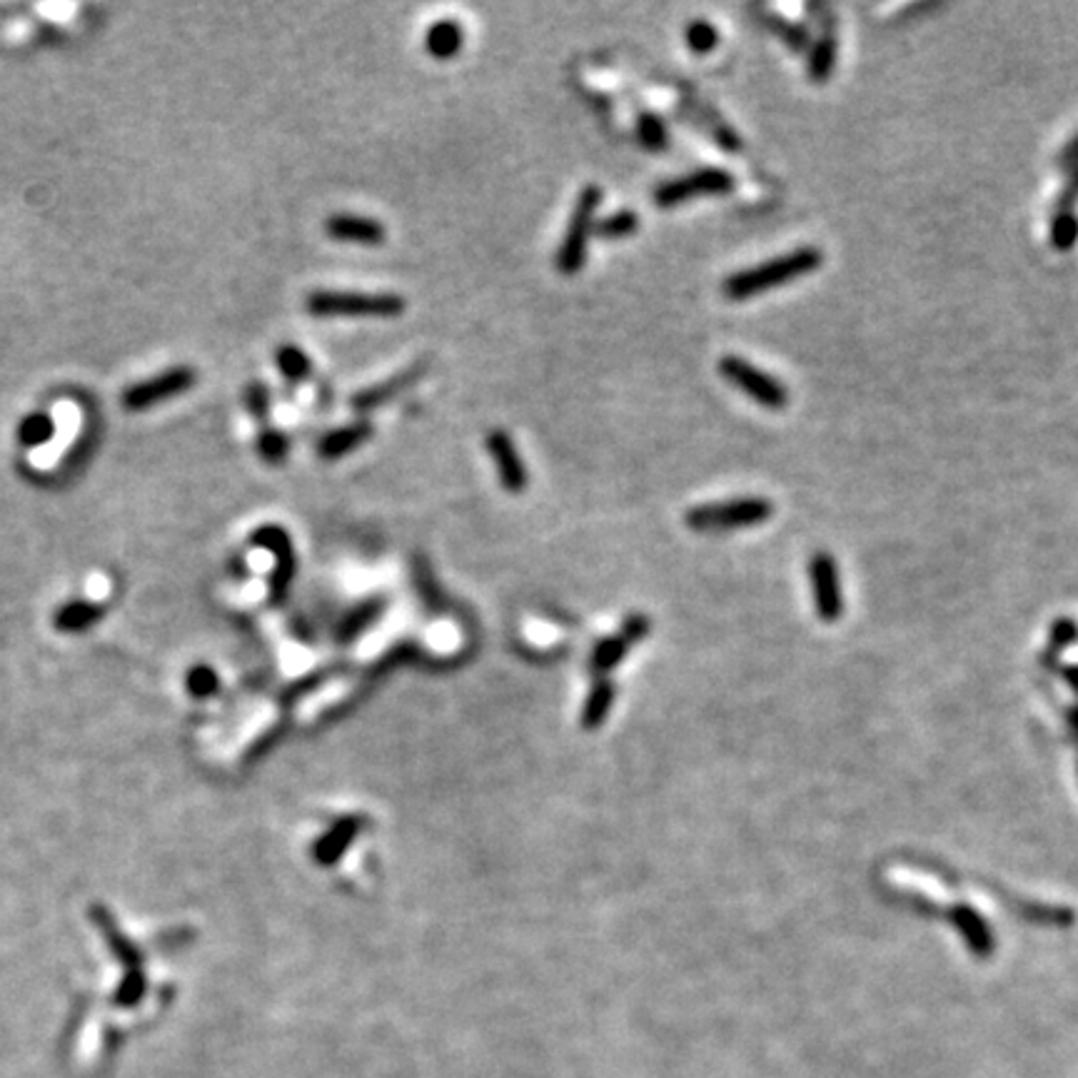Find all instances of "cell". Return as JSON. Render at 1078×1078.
<instances>
[{
    "label": "cell",
    "instance_id": "cell-1",
    "mask_svg": "<svg viewBox=\"0 0 1078 1078\" xmlns=\"http://www.w3.org/2000/svg\"><path fill=\"white\" fill-rule=\"evenodd\" d=\"M822 263H824L822 250L797 247V250H791V253L772 257V261H766L762 265H754V267H747V270L731 272L729 278L722 282V292H724V298L739 303V300H749L754 295H762V292H766V290L782 288V284H789L799 278H804V275L819 270Z\"/></svg>",
    "mask_w": 1078,
    "mask_h": 1078
},
{
    "label": "cell",
    "instance_id": "cell-2",
    "mask_svg": "<svg viewBox=\"0 0 1078 1078\" xmlns=\"http://www.w3.org/2000/svg\"><path fill=\"white\" fill-rule=\"evenodd\" d=\"M305 310L315 317H398L404 313V298L395 292L315 290Z\"/></svg>",
    "mask_w": 1078,
    "mask_h": 1078
},
{
    "label": "cell",
    "instance_id": "cell-3",
    "mask_svg": "<svg viewBox=\"0 0 1078 1078\" xmlns=\"http://www.w3.org/2000/svg\"><path fill=\"white\" fill-rule=\"evenodd\" d=\"M602 193L599 185H586L582 187V193L577 195V203L569 215L562 245L557 247L555 255V267L562 275H577L586 263V250H590V238L594 232V218H597V210L602 205Z\"/></svg>",
    "mask_w": 1078,
    "mask_h": 1078
},
{
    "label": "cell",
    "instance_id": "cell-4",
    "mask_svg": "<svg viewBox=\"0 0 1078 1078\" xmlns=\"http://www.w3.org/2000/svg\"><path fill=\"white\" fill-rule=\"evenodd\" d=\"M774 514V505L766 497H739L729 502L700 505L687 512V524L694 532H727L764 524Z\"/></svg>",
    "mask_w": 1078,
    "mask_h": 1078
},
{
    "label": "cell",
    "instance_id": "cell-5",
    "mask_svg": "<svg viewBox=\"0 0 1078 1078\" xmlns=\"http://www.w3.org/2000/svg\"><path fill=\"white\" fill-rule=\"evenodd\" d=\"M719 373L731 387L749 395V398L766 410H784L789 404V390L784 387L782 379L754 367L744 358L724 355L719 360Z\"/></svg>",
    "mask_w": 1078,
    "mask_h": 1078
},
{
    "label": "cell",
    "instance_id": "cell-6",
    "mask_svg": "<svg viewBox=\"0 0 1078 1078\" xmlns=\"http://www.w3.org/2000/svg\"><path fill=\"white\" fill-rule=\"evenodd\" d=\"M53 420L56 429L46 445H38L36 450L31 452L28 462L31 468H36L38 472H50L56 470L60 462L65 460V455L73 450L77 437L83 435L85 427V412L75 400H60L53 408Z\"/></svg>",
    "mask_w": 1078,
    "mask_h": 1078
},
{
    "label": "cell",
    "instance_id": "cell-7",
    "mask_svg": "<svg viewBox=\"0 0 1078 1078\" xmlns=\"http://www.w3.org/2000/svg\"><path fill=\"white\" fill-rule=\"evenodd\" d=\"M735 190V175L724 168H700L681 178H671L654 187L652 201L657 208H677L700 195H727Z\"/></svg>",
    "mask_w": 1078,
    "mask_h": 1078
},
{
    "label": "cell",
    "instance_id": "cell-8",
    "mask_svg": "<svg viewBox=\"0 0 1078 1078\" xmlns=\"http://www.w3.org/2000/svg\"><path fill=\"white\" fill-rule=\"evenodd\" d=\"M809 580H812V592H814V605L819 617L824 622H836L844 611V599H841V582H839V569L832 555L826 552H816L809 562Z\"/></svg>",
    "mask_w": 1078,
    "mask_h": 1078
},
{
    "label": "cell",
    "instance_id": "cell-9",
    "mask_svg": "<svg viewBox=\"0 0 1078 1078\" xmlns=\"http://www.w3.org/2000/svg\"><path fill=\"white\" fill-rule=\"evenodd\" d=\"M427 367H429V362L427 360H417V362H412L410 367H404L402 373L398 375H392L390 379H385V383H377V385H370L365 387V390H360L352 395V410L355 412H373L377 408H385V404H390L392 400H398L400 395H404L408 390H412L422 377H425L427 373Z\"/></svg>",
    "mask_w": 1078,
    "mask_h": 1078
},
{
    "label": "cell",
    "instance_id": "cell-10",
    "mask_svg": "<svg viewBox=\"0 0 1078 1078\" xmlns=\"http://www.w3.org/2000/svg\"><path fill=\"white\" fill-rule=\"evenodd\" d=\"M195 370L193 367H172L168 373H162L158 377L148 379V383H141L131 387L125 392V404L131 410H145L150 404H158L168 398H175L180 392H187L190 387L195 385Z\"/></svg>",
    "mask_w": 1078,
    "mask_h": 1078
},
{
    "label": "cell",
    "instance_id": "cell-11",
    "mask_svg": "<svg viewBox=\"0 0 1078 1078\" xmlns=\"http://www.w3.org/2000/svg\"><path fill=\"white\" fill-rule=\"evenodd\" d=\"M485 447H487L489 457H493L495 470L499 474V482H502V487L507 489V493H512V495L524 493V489H528L530 474H528V468H524L522 455H520V450H517V445H514V439L510 437V433H505V429H493V433H489L485 439Z\"/></svg>",
    "mask_w": 1078,
    "mask_h": 1078
},
{
    "label": "cell",
    "instance_id": "cell-12",
    "mask_svg": "<svg viewBox=\"0 0 1078 1078\" xmlns=\"http://www.w3.org/2000/svg\"><path fill=\"white\" fill-rule=\"evenodd\" d=\"M325 232L338 243L377 247L385 243L387 230L379 220L355 213H335L325 220Z\"/></svg>",
    "mask_w": 1078,
    "mask_h": 1078
},
{
    "label": "cell",
    "instance_id": "cell-13",
    "mask_svg": "<svg viewBox=\"0 0 1078 1078\" xmlns=\"http://www.w3.org/2000/svg\"><path fill=\"white\" fill-rule=\"evenodd\" d=\"M373 435H375L373 422L355 420L350 422V425H342L338 429H332V433H327L320 443H317V455L327 462H335L344 455L360 450L362 445H367L370 439H373Z\"/></svg>",
    "mask_w": 1078,
    "mask_h": 1078
},
{
    "label": "cell",
    "instance_id": "cell-14",
    "mask_svg": "<svg viewBox=\"0 0 1078 1078\" xmlns=\"http://www.w3.org/2000/svg\"><path fill=\"white\" fill-rule=\"evenodd\" d=\"M948 919H952V924L961 931L966 946H969L973 954L989 956L994 952V936H991V929L977 911L969 907H956L948 911Z\"/></svg>",
    "mask_w": 1078,
    "mask_h": 1078
},
{
    "label": "cell",
    "instance_id": "cell-15",
    "mask_svg": "<svg viewBox=\"0 0 1078 1078\" xmlns=\"http://www.w3.org/2000/svg\"><path fill=\"white\" fill-rule=\"evenodd\" d=\"M255 542L267 549L275 552L278 557V569H275V586L282 590L284 584L290 582L292 572H295V552H292L288 532L280 528H263L255 532Z\"/></svg>",
    "mask_w": 1078,
    "mask_h": 1078
},
{
    "label": "cell",
    "instance_id": "cell-16",
    "mask_svg": "<svg viewBox=\"0 0 1078 1078\" xmlns=\"http://www.w3.org/2000/svg\"><path fill=\"white\" fill-rule=\"evenodd\" d=\"M464 46V28L457 21H437L429 25L425 36V50L437 60H450L460 53Z\"/></svg>",
    "mask_w": 1078,
    "mask_h": 1078
},
{
    "label": "cell",
    "instance_id": "cell-17",
    "mask_svg": "<svg viewBox=\"0 0 1078 1078\" xmlns=\"http://www.w3.org/2000/svg\"><path fill=\"white\" fill-rule=\"evenodd\" d=\"M275 365H278L280 373L290 379V383H305V379L313 375V360L307 358V352L298 344L284 342L275 350Z\"/></svg>",
    "mask_w": 1078,
    "mask_h": 1078
},
{
    "label": "cell",
    "instance_id": "cell-18",
    "mask_svg": "<svg viewBox=\"0 0 1078 1078\" xmlns=\"http://www.w3.org/2000/svg\"><path fill=\"white\" fill-rule=\"evenodd\" d=\"M834 63H836V38H834L832 31H826L824 36L814 43L812 56H809L807 71H809V77H812V83L822 85V83L829 81V75L834 71Z\"/></svg>",
    "mask_w": 1078,
    "mask_h": 1078
},
{
    "label": "cell",
    "instance_id": "cell-19",
    "mask_svg": "<svg viewBox=\"0 0 1078 1078\" xmlns=\"http://www.w3.org/2000/svg\"><path fill=\"white\" fill-rule=\"evenodd\" d=\"M255 452L267 464H282L290 455V437L278 427H263L255 439Z\"/></svg>",
    "mask_w": 1078,
    "mask_h": 1078
},
{
    "label": "cell",
    "instance_id": "cell-20",
    "mask_svg": "<svg viewBox=\"0 0 1078 1078\" xmlns=\"http://www.w3.org/2000/svg\"><path fill=\"white\" fill-rule=\"evenodd\" d=\"M637 230H640V215L634 210H617L607 215V218H602L599 222H594V232H597L602 240H622L634 235Z\"/></svg>",
    "mask_w": 1078,
    "mask_h": 1078
},
{
    "label": "cell",
    "instance_id": "cell-21",
    "mask_svg": "<svg viewBox=\"0 0 1078 1078\" xmlns=\"http://www.w3.org/2000/svg\"><path fill=\"white\" fill-rule=\"evenodd\" d=\"M1049 238L1051 247L1058 253H1068L1078 243V215L1074 210H1054Z\"/></svg>",
    "mask_w": 1078,
    "mask_h": 1078
},
{
    "label": "cell",
    "instance_id": "cell-22",
    "mask_svg": "<svg viewBox=\"0 0 1078 1078\" xmlns=\"http://www.w3.org/2000/svg\"><path fill=\"white\" fill-rule=\"evenodd\" d=\"M764 19H766L764 23L770 25V31L776 33L782 43H787V46L795 50V53H804V50L809 48V31L804 28V25L789 23L787 19H782V15H774V13H766V11H764Z\"/></svg>",
    "mask_w": 1078,
    "mask_h": 1078
},
{
    "label": "cell",
    "instance_id": "cell-23",
    "mask_svg": "<svg viewBox=\"0 0 1078 1078\" xmlns=\"http://www.w3.org/2000/svg\"><path fill=\"white\" fill-rule=\"evenodd\" d=\"M637 135H640V143L644 145V148L652 150V153L667 150V145H669L667 125H664V120L654 113L640 116V120H637Z\"/></svg>",
    "mask_w": 1078,
    "mask_h": 1078
},
{
    "label": "cell",
    "instance_id": "cell-24",
    "mask_svg": "<svg viewBox=\"0 0 1078 1078\" xmlns=\"http://www.w3.org/2000/svg\"><path fill=\"white\" fill-rule=\"evenodd\" d=\"M243 400H245V408H247L250 415L261 422L263 427H267V417H270V408H272L270 387L261 383V379H255V383H250L245 387Z\"/></svg>",
    "mask_w": 1078,
    "mask_h": 1078
},
{
    "label": "cell",
    "instance_id": "cell-25",
    "mask_svg": "<svg viewBox=\"0 0 1078 1078\" xmlns=\"http://www.w3.org/2000/svg\"><path fill=\"white\" fill-rule=\"evenodd\" d=\"M687 46H689V50H692V53L706 56V53H712V50L719 46V33H717V28H714L712 23L694 21L687 28Z\"/></svg>",
    "mask_w": 1078,
    "mask_h": 1078
},
{
    "label": "cell",
    "instance_id": "cell-26",
    "mask_svg": "<svg viewBox=\"0 0 1078 1078\" xmlns=\"http://www.w3.org/2000/svg\"><path fill=\"white\" fill-rule=\"evenodd\" d=\"M1076 637H1078V627L1071 622V619H1058V622L1054 625V632H1051L1049 654H1056L1061 650H1066L1068 644L1076 642Z\"/></svg>",
    "mask_w": 1078,
    "mask_h": 1078
},
{
    "label": "cell",
    "instance_id": "cell-27",
    "mask_svg": "<svg viewBox=\"0 0 1078 1078\" xmlns=\"http://www.w3.org/2000/svg\"><path fill=\"white\" fill-rule=\"evenodd\" d=\"M1078 203V168L1071 172V178L1066 180V187L1061 190L1056 210H1074V205Z\"/></svg>",
    "mask_w": 1078,
    "mask_h": 1078
},
{
    "label": "cell",
    "instance_id": "cell-28",
    "mask_svg": "<svg viewBox=\"0 0 1078 1078\" xmlns=\"http://www.w3.org/2000/svg\"><path fill=\"white\" fill-rule=\"evenodd\" d=\"M1056 168L1068 170V172H1074L1078 168V133L1066 143V148L1058 153Z\"/></svg>",
    "mask_w": 1078,
    "mask_h": 1078
},
{
    "label": "cell",
    "instance_id": "cell-29",
    "mask_svg": "<svg viewBox=\"0 0 1078 1078\" xmlns=\"http://www.w3.org/2000/svg\"><path fill=\"white\" fill-rule=\"evenodd\" d=\"M1064 675H1066V681H1068V685H1071V687L1076 689V692H1078V667H1068V669L1064 671Z\"/></svg>",
    "mask_w": 1078,
    "mask_h": 1078
},
{
    "label": "cell",
    "instance_id": "cell-30",
    "mask_svg": "<svg viewBox=\"0 0 1078 1078\" xmlns=\"http://www.w3.org/2000/svg\"><path fill=\"white\" fill-rule=\"evenodd\" d=\"M1068 724H1071L1074 735H1076V739H1078V706H1076V710L1068 712Z\"/></svg>",
    "mask_w": 1078,
    "mask_h": 1078
}]
</instances>
